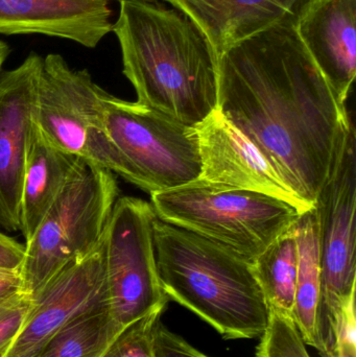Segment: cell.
I'll use <instances>...</instances> for the list:
<instances>
[{
    "label": "cell",
    "mask_w": 356,
    "mask_h": 357,
    "mask_svg": "<svg viewBox=\"0 0 356 357\" xmlns=\"http://www.w3.org/2000/svg\"><path fill=\"white\" fill-rule=\"evenodd\" d=\"M294 19L217 56V109L313 208L351 119L297 35Z\"/></svg>",
    "instance_id": "1"
},
{
    "label": "cell",
    "mask_w": 356,
    "mask_h": 357,
    "mask_svg": "<svg viewBox=\"0 0 356 357\" xmlns=\"http://www.w3.org/2000/svg\"><path fill=\"white\" fill-rule=\"evenodd\" d=\"M112 31L137 102L190 127L217 110V56L187 17L158 2H121Z\"/></svg>",
    "instance_id": "2"
},
{
    "label": "cell",
    "mask_w": 356,
    "mask_h": 357,
    "mask_svg": "<svg viewBox=\"0 0 356 357\" xmlns=\"http://www.w3.org/2000/svg\"><path fill=\"white\" fill-rule=\"evenodd\" d=\"M154 243L159 280L169 300L196 314L225 340L263 335L270 310L248 261L158 218Z\"/></svg>",
    "instance_id": "3"
},
{
    "label": "cell",
    "mask_w": 356,
    "mask_h": 357,
    "mask_svg": "<svg viewBox=\"0 0 356 357\" xmlns=\"http://www.w3.org/2000/svg\"><path fill=\"white\" fill-rule=\"evenodd\" d=\"M150 199L159 220L227 248L250 264L303 213L279 197L201 178L155 191Z\"/></svg>",
    "instance_id": "4"
},
{
    "label": "cell",
    "mask_w": 356,
    "mask_h": 357,
    "mask_svg": "<svg viewBox=\"0 0 356 357\" xmlns=\"http://www.w3.org/2000/svg\"><path fill=\"white\" fill-rule=\"evenodd\" d=\"M118 193L114 174L82 162L24 243L19 273L23 293L33 299L65 266L102 243Z\"/></svg>",
    "instance_id": "5"
},
{
    "label": "cell",
    "mask_w": 356,
    "mask_h": 357,
    "mask_svg": "<svg viewBox=\"0 0 356 357\" xmlns=\"http://www.w3.org/2000/svg\"><path fill=\"white\" fill-rule=\"evenodd\" d=\"M105 93L87 69L77 70L61 54H47L38 86L36 126L52 146L116 174L150 195L154 192L150 183L107 133Z\"/></svg>",
    "instance_id": "6"
},
{
    "label": "cell",
    "mask_w": 356,
    "mask_h": 357,
    "mask_svg": "<svg viewBox=\"0 0 356 357\" xmlns=\"http://www.w3.org/2000/svg\"><path fill=\"white\" fill-rule=\"evenodd\" d=\"M152 204L133 197L115 202L104 235L109 312L125 329L150 312L167 307L157 270Z\"/></svg>",
    "instance_id": "7"
},
{
    "label": "cell",
    "mask_w": 356,
    "mask_h": 357,
    "mask_svg": "<svg viewBox=\"0 0 356 357\" xmlns=\"http://www.w3.org/2000/svg\"><path fill=\"white\" fill-rule=\"evenodd\" d=\"M355 129L350 121L341 134L330 175L314 204L321 268L322 331L326 345L328 329L336 314L355 298Z\"/></svg>",
    "instance_id": "8"
},
{
    "label": "cell",
    "mask_w": 356,
    "mask_h": 357,
    "mask_svg": "<svg viewBox=\"0 0 356 357\" xmlns=\"http://www.w3.org/2000/svg\"><path fill=\"white\" fill-rule=\"evenodd\" d=\"M104 121L114 146L150 183L154 192L200 178L196 127L183 125L139 102L115 98L107 91Z\"/></svg>",
    "instance_id": "9"
},
{
    "label": "cell",
    "mask_w": 356,
    "mask_h": 357,
    "mask_svg": "<svg viewBox=\"0 0 356 357\" xmlns=\"http://www.w3.org/2000/svg\"><path fill=\"white\" fill-rule=\"evenodd\" d=\"M102 305H108L104 239L93 252L65 266L33 298L22 329L1 357H37L68 323Z\"/></svg>",
    "instance_id": "10"
},
{
    "label": "cell",
    "mask_w": 356,
    "mask_h": 357,
    "mask_svg": "<svg viewBox=\"0 0 356 357\" xmlns=\"http://www.w3.org/2000/svg\"><path fill=\"white\" fill-rule=\"evenodd\" d=\"M43 59L31 52L0 73V226L20 231L23 171L35 126V105Z\"/></svg>",
    "instance_id": "11"
},
{
    "label": "cell",
    "mask_w": 356,
    "mask_h": 357,
    "mask_svg": "<svg viewBox=\"0 0 356 357\" xmlns=\"http://www.w3.org/2000/svg\"><path fill=\"white\" fill-rule=\"evenodd\" d=\"M196 130L201 178L279 197L302 212L311 209L284 184L259 151L217 109L196 125Z\"/></svg>",
    "instance_id": "12"
},
{
    "label": "cell",
    "mask_w": 356,
    "mask_h": 357,
    "mask_svg": "<svg viewBox=\"0 0 356 357\" xmlns=\"http://www.w3.org/2000/svg\"><path fill=\"white\" fill-rule=\"evenodd\" d=\"M294 27L339 100L356 75V0H303Z\"/></svg>",
    "instance_id": "13"
},
{
    "label": "cell",
    "mask_w": 356,
    "mask_h": 357,
    "mask_svg": "<svg viewBox=\"0 0 356 357\" xmlns=\"http://www.w3.org/2000/svg\"><path fill=\"white\" fill-rule=\"evenodd\" d=\"M112 29L109 0H0L1 35H45L95 48Z\"/></svg>",
    "instance_id": "14"
},
{
    "label": "cell",
    "mask_w": 356,
    "mask_h": 357,
    "mask_svg": "<svg viewBox=\"0 0 356 357\" xmlns=\"http://www.w3.org/2000/svg\"><path fill=\"white\" fill-rule=\"evenodd\" d=\"M187 17L217 56L236 44L296 17L303 0H165Z\"/></svg>",
    "instance_id": "15"
},
{
    "label": "cell",
    "mask_w": 356,
    "mask_h": 357,
    "mask_svg": "<svg viewBox=\"0 0 356 357\" xmlns=\"http://www.w3.org/2000/svg\"><path fill=\"white\" fill-rule=\"evenodd\" d=\"M83 161L52 146L35 123L21 187L20 231L25 243L33 237L40 222Z\"/></svg>",
    "instance_id": "16"
},
{
    "label": "cell",
    "mask_w": 356,
    "mask_h": 357,
    "mask_svg": "<svg viewBox=\"0 0 356 357\" xmlns=\"http://www.w3.org/2000/svg\"><path fill=\"white\" fill-rule=\"evenodd\" d=\"M295 228L299 261L294 322L305 345L315 348L323 357H330L322 331L321 268L315 208L301 213Z\"/></svg>",
    "instance_id": "17"
},
{
    "label": "cell",
    "mask_w": 356,
    "mask_h": 357,
    "mask_svg": "<svg viewBox=\"0 0 356 357\" xmlns=\"http://www.w3.org/2000/svg\"><path fill=\"white\" fill-rule=\"evenodd\" d=\"M298 261L294 225L279 235L251 264L270 312L293 320Z\"/></svg>",
    "instance_id": "18"
},
{
    "label": "cell",
    "mask_w": 356,
    "mask_h": 357,
    "mask_svg": "<svg viewBox=\"0 0 356 357\" xmlns=\"http://www.w3.org/2000/svg\"><path fill=\"white\" fill-rule=\"evenodd\" d=\"M121 331L102 305L68 323L37 357H100Z\"/></svg>",
    "instance_id": "19"
},
{
    "label": "cell",
    "mask_w": 356,
    "mask_h": 357,
    "mask_svg": "<svg viewBox=\"0 0 356 357\" xmlns=\"http://www.w3.org/2000/svg\"><path fill=\"white\" fill-rule=\"evenodd\" d=\"M165 310H155L125 327L100 357H156L155 331Z\"/></svg>",
    "instance_id": "20"
},
{
    "label": "cell",
    "mask_w": 356,
    "mask_h": 357,
    "mask_svg": "<svg viewBox=\"0 0 356 357\" xmlns=\"http://www.w3.org/2000/svg\"><path fill=\"white\" fill-rule=\"evenodd\" d=\"M256 357H311L293 319L270 312Z\"/></svg>",
    "instance_id": "21"
},
{
    "label": "cell",
    "mask_w": 356,
    "mask_h": 357,
    "mask_svg": "<svg viewBox=\"0 0 356 357\" xmlns=\"http://www.w3.org/2000/svg\"><path fill=\"white\" fill-rule=\"evenodd\" d=\"M330 357H356L355 298L347 302L328 329Z\"/></svg>",
    "instance_id": "22"
},
{
    "label": "cell",
    "mask_w": 356,
    "mask_h": 357,
    "mask_svg": "<svg viewBox=\"0 0 356 357\" xmlns=\"http://www.w3.org/2000/svg\"><path fill=\"white\" fill-rule=\"evenodd\" d=\"M31 305L33 299L23 291L0 302V357L20 333Z\"/></svg>",
    "instance_id": "23"
},
{
    "label": "cell",
    "mask_w": 356,
    "mask_h": 357,
    "mask_svg": "<svg viewBox=\"0 0 356 357\" xmlns=\"http://www.w3.org/2000/svg\"><path fill=\"white\" fill-rule=\"evenodd\" d=\"M156 357H209L159 322L155 331Z\"/></svg>",
    "instance_id": "24"
},
{
    "label": "cell",
    "mask_w": 356,
    "mask_h": 357,
    "mask_svg": "<svg viewBox=\"0 0 356 357\" xmlns=\"http://www.w3.org/2000/svg\"><path fill=\"white\" fill-rule=\"evenodd\" d=\"M25 245L0 231V274L18 275L24 261Z\"/></svg>",
    "instance_id": "25"
},
{
    "label": "cell",
    "mask_w": 356,
    "mask_h": 357,
    "mask_svg": "<svg viewBox=\"0 0 356 357\" xmlns=\"http://www.w3.org/2000/svg\"><path fill=\"white\" fill-rule=\"evenodd\" d=\"M21 291V280L18 275H0V302L12 297Z\"/></svg>",
    "instance_id": "26"
},
{
    "label": "cell",
    "mask_w": 356,
    "mask_h": 357,
    "mask_svg": "<svg viewBox=\"0 0 356 357\" xmlns=\"http://www.w3.org/2000/svg\"><path fill=\"white\" fill-rule=\"evenodd\" d=\"M12 50H10V45L3 40L0 39V73L3 71V65L6 63V59L10 56Z\"/></svg>",
    "instance_id": "27"
},
{
    "label": "cell",
    "mask_w": 356,
    "mask_h": 357,
    "mask_svg": "<svg viewBox=\"0 0 356 357\" xmlns=\"http://www.w3.org/2000/svg\"><path fill=\"white\" fill-rule=\"evenodd\" d=\"M109 1L121 2H148V3H157V0H109Z\"/></svg>",
    "instance_id": "28"
},
{
    "label": "cell",
    "mask_w": 356,
    "mask_h": 357,
    "mask_svg": "<svg viewBox=\"0 0 356 357\" xmlns=\"http://www.w3.org/2000/svg\"><path fill=\"white\" fill-rule=\"evenodd\" d=\"M0 275H6V274H0Z\"/></svg>",
    "instance_id": "29"
}]
</instances>
